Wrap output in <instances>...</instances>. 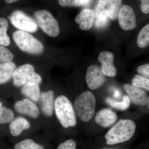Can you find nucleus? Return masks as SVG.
Wrapping results in <instances>:
<instances>
[{
    "label": "nucleus",
    "mask_w": 149,
    "mask_h": 149,
    "mask_svg": "<svg viewBox=\"0 0 149 149\" xmlns=\"http://www.w3.org/2000/svg\"><path fill=\"white\" fill-rule=\"evenodd\" d=\"M136 125L130 119H121L107 133V144L113 145L123 143L130 140L136 131Z\"/></svg>",
    "instance_id": "1"
},
{
    "label": "nucleus",
    "mask_w": 149,
    "mask_h": 149,
    "mask_svg": "<svg viewBox=\"0 0 149 149\" xmlns=\"http://www.w3.org/2000/svg\"><path fill=\"white\" fill-rule=\"evenodd\" d=\"M54 110L57 118L64 128H68L76 125L77 121L74 108L66 96L61 95L56 98Z\"/></svg>",
    "instance_id": "2"
},
{
    "label": "nucleus",
    "mask_w": 149,
    "mask_h": 149,
    "mask_svg": "<svg viewBox=\"0 0 149 149\" xmlns=\"http://www.w3.org/2000/svg\"><path fill=\"white\" fill-rule=\"evenodd\" d=\"M96 99L93 93L86 91L79 95L74 101V107L78 117L83 122H88L95 114Z\"/></svg>",
    "instance_id": "3"
},
{
    "label": "nucleus",
    "mask_w": 149,
    "mask_h": 149,
    "mask_svg": "<svg viewBox=\"0 0 149 149\" xmlns=\"http://www.w3.org/2000/svg\"><path fill=\"white\" fill-rule=\"evenodd\" d=\"M14 41L21 50L32 55H40L44 52L41 42L28 32L17 30L13 34Z\"/></svg>",
    "instance_id": "4"
},
{
    "label": "nucleus",
    "mask_w": 149,
    "mask_h": 149,
    "mask_svg": "<svg viewBox=\"0 0 149 149\" xmlns=\"http://www.w3.org/2000/svg\"><path fill=\"white\" fill-rule=\"evenodd\" d=\"M12 78L14 85L16 87H22L29 83H35L40 85L42 81L41 75L35 72V68L29 63L16 68Z\"/></svg>",
    "instance_id": "5"
},
{
    "label": "nucleus",
    "mask_w": 149,
    "mask_h": 149,
    "mask_svg": "<svg viewBox=\"0 0 149 149\" xmlns=\"http://www.w3.org/2000/svg\"><path fill=\"white\" fill-rule=\"evenodd\" d=\"M35 17L37 25L50 37H56L60 33L58 22L48 10H43L35 13Z\"/></svg>",
    "instance_id": "6"
},
{
    "label": "nucleus",
    "mask_w": 149,
    "mask_h": 149,
    "mask_svg": "<svg viewBox=\"0 0 149 149\" xmlns=\"http://www.w3.org/2000/svg\"><path fill=\"white\" fill-rule=\"evenodd\" d=\"M10 21L19 30L33 33L38 30V25L35 19L20 10L14 11L10 17Z\"/></svg>",
    "instance_id": "7"
},
{
    "label": "nucleus",
    "mask_w": 149,
    "mask_h": 149,
    "mask_svg": "<svg viewBox=\"0 0 149 149\" xmlns=\"http://www.w3.org/2000/svg\"><path fill=\"white\" fill-rule=\"evenodd\" d=\"M105 76L101 68L98 65H93L89 66L85 75L88 87L92 90H97L100 88L105 82Z\"/></svg>",
    "instance_id": "8"
},
{
    "label": "nucleus",
    "mask_w": 149,
    "mask_h": 149,
    "mask_svg": "<svg viewBox=\"0 0 149 149\" xmlns=\"http://www.w3.org/2000/svg\"><path fill=\"white\" fill-rule=\"evenodd\" d=\"M118 17L120 27L123 30H131L136 27V15L130 6H123L119 11Z\"/></svg>",
    "instance_id": "9"
},
{
    "label": "nucleus",
    "mask_w": 149,
    "mask_h": 149,
    "mask_svg": "<svg viewBox=\"0 0 149 149\" xmlns=\"http://www.w3.org/2000/svg\"><path fill=\"white\" fill-rule=\"evenodd\" d=\"M14 108L18 113L36 119L40 116V111L35 102L28 98L18 100L15 103Z\"/></svg>",
    "instance_id": "10"
},
{
    "label": "nucleus",
    "mask_w": 149,
    "mask_h": 149,
    "mask_svg": "<svg viewBox=\"0 0 149 149\" xmlns=\"http://www.w3.org/2000/svg\"><path fill=\"white\" fill-rule=\"evenodd\" d=\"M98 60L102 65V72L105 76L114 77L117 74V70L113 64L114 55L109 52H102L100 53Z\"/></svg>",
    "instance_id": "11"
},
{
    "label": "nucleus",
    "mask_w": 149,
    "mask_h": 149,
    "mask_svg": "<svg viewBox=\"0 0 149 149\" xmlns=\"http://www.w3.org/2000/svg\"><path fill=\"white\" fill-rule=\"evenodd\" d=\"M125 91L133 104L137 105L143 106L148 103V97L146 91L141 88H137L129 84L124 85Z\"/></svg>",
    "instance_id": "12"
},
{
    "label": "nucleus",
    "mask_w": 149,
    "mask_h": 149,
    "mask_svg": "<svg viewBox=\"0 0 149 149\" xmlns=\"http://www.w3.org/2000/svg\"><path fill=\"white\" fill-rule=\"evenodd\" d=\"M116 113L109 109L101 110L96 114L95 122L104 128H107L114 124L117 120Z\"/></svg>",
    "instance_id": "13"
},
{
    "label": "nucleus",
    "mask_w": 149,
    "mask_h": 149,
    "mask_svg": "<svg viewBox=\"0 0 149 149\" xmlns=\"http://www.w3.org/2000/svg\"><path fill=\"white\" fill-rule=\"evenodd\" d=\"M95 18V13L90 9H85L81 11L75 18V22L79 24L80 29L88 30L93 26Z\"/></svg>",
    "instance_id": "14"
},
{
    "label": "nucleus",
    "mask_w": 149,
    "mask_h": 149,
    "mask_svg": "<svg viewBox=\"0 0 149 149\" xmlns=\"http://www.w3.org/2000/svg\"><path fill=\"white\" fill-rule=\"evenodd\" d=\"M41 109L43 113L47 117L53 115L54 107V93L52 90L41 93Z\"/></svg>",
    "instance_id": "15"
},
{
    "label": "nucleus",
    "mask_w": 149,
    "mask_h": 149,
    "mask_svg": "<svg viewBox=\"0 0 149 149\" xmlns=\"http://www.w3.org/2000/svg\"><path fill=\"white\" fill-rule=\"evenodd\" d=\"M31 127L29 121L23 117L14 118L10 122L9 130L10 134L14 137L20 136L24 130H28Z\"/></svg>",
    "instance_id": "16"
},
{
    "label": "nucleus",
    "mask_w": 149,
    "mask_h": 149,
    "mask_svg": "<svg viewBox=\"0 0 149 149\" xmlns=\"http://www.w3.org/2000/svg\"><path fill=\"white\" fill-rule=\"evenodd\" d=\"M107 3V0H99L96 8L95 24L98 28L104 27L108 22Z\"/></svg>",
    "instance_id": "17"
},
{
    "label": "nucleus",
    "mask_w": 149,
    "mask_h": 149,
    "mask_svg": "<svg viewBox=\"0 0 149 149\" xmlns=\"http://www.w3.org/2000/svg\"><path fill=\"white\" fill-rule=\"evenodd\" d=\"M21 93L23 95L27 97V98L35 102H37L40 100L41 93L40 85L37 83H27L22 86Z\"/></svg>",
    "instance_id": "18"
},
{
    "label": "nucleus",
    "mask_w": 149,
    "mask_h": 149,
    "mask_svg": "<svg viewBox=\"0 0 149 149\" xmlns=\"http://www.w3.org/2000/svg\"><path fill=\"white\" fill-rule=\"evenodd\" d=\"M16 68V64L13 62L0 63V85L5 84L10 80Z\"/></svg>",
    "instance_id": "19"
},
{
    "label": "nucleus",
    "mask_w": 149,
    "mask_h": 149,
    "mask_svg": "<svg viewBox=\"0 0 149 149\" xmlns=\"http://www.w3.org/2000/svg\"><path fill=\"white\" fill-rule=\"evenodd\" d=\"M122 0H107V11L109 18L116 19L121 8Z\"/></svg>",
    "instance_id": "20"
},
{
    "label": "nucleus",
    "mask_w": 149,
    "mask_h": 149,
    "mask_svg": "<svg viewBox=\"0 0 149 149\" xmlns=\"http://www.w3.org/2000/svg\"><path fill=\"white\" fill-rule=\"evenodd\" d=\"M8 28V23L6 18H0V45L8 46L10 40L7 32Z\"/></svg>",
    "instance_id": "21"
},
{
    "label": "nucleus",
    "mask_w": 149,
    "mask_h": 149,
    "mask_svg": "<svg viewBox=\"0 0 149 149\" xmlns=\"http://www.w3.org/2000/svg\"><path fill=\"white\" fill-rule=\"evenodd\" d=\"M106 102L112 107L121 111L128 109L130 104V98L127 95L123 96L122 101L121 102L116 101L109 97L107 98Z\"/></svg>",
    "instance_id": "22"
},
{
    "label": "nucleus",
    "mask_w": 149,
    "mask_h": 149,
    "mask_svg": "<svg viewBox=\"0 0 149 149\" xmlns=\"http://www.w3.org/2000/svg\"><path fill=\"white\" fill-rule=\"evenodd\" d=\"M149 44V24L144 26L139 32L137 38V45L140 48H143Z\"/></svg>",
    "instance_id": "23"
},
{
    "label": "nucleus",
    "mask_w": 149,
    "mask_h": 149,
    "mask_svg": "<svg viewBox=\"0 0 149 149\" xmlns=\"http://www.w3.org/2000/svg\"><path fill=\"white\" fill-rule=\"evenodd\" d=\"M14 149H45L44 147L32 139H26L15 145Z\"/></svg>",
    "instance_id": "24"
},
{
    "label": "nucleus",
    "mask_w": 149,
    "mask_h": 149,
    "mask_svg": "<svg viewBox=\"0 0 149 149\" xmlns=\"http://www.w3.org/2000/svg\"><path fill=\"white\" fill-rule=\"evenodd\" d=\"M13 111L7 107H0V125L10 123L14 118Z\"/></svg>",
    "instance_id": "25"
},
{
    "label": "nucleus",
    "mask_w": 149,
    "mask_h": 149,
    "mask_svg": "<svg viewBox=\"0 0 149 149\" xmlns=\"http://www.w3.org/2000/svg\"><path fill=\"white\" fill-rule=\"evenodd\" d=\"M132 83L133 86L149 91V80L146 77L136 75L132 79Z\"/></svg>",
    "instance_id": "26"
},
{
    "label": "nucleus",
    "mask_w": 149,
    "mask_h": 149,
    "mask_svg": "<svg viewBox=\"0 0 149 149\" xmlns=\"http://www.w3.org/2000/svg\"><path fill=\"white\" fill-rule=\"evenodd\" d=\"M13 58V54L8 49L0 45V63L11 62Z\"/></svg>",
    "instance_id": "27"
},
{
    "label": "nucleus",
    "mask_w": 149,
    "mask_h": 149,
    "mask_svg": "<svg viewBox=\"0 0 149 149\" xmlns=\"http://www.w3.org/2000/svg\"><path fill=\"white\" fill-rule=\"evenodd\" d=\"M89 0H58L61 6L64 7H78L87 3Z\"/></svg>",
    "instance_id": "28"
},
{
    "label": "nucleus",
    "mask_w": 149,
    "mask_h": 149,
    "mask_svg": "<svg viewBox=\"0 0 149 149\" xmlns=\"http://www.w3.org/2000/svg\"><path fill=\"white\" fill-rule=\"evenodd\" d=\"M76 142L70 139L62 143L57 149H76Z\"/></svg>",
    "instance_id": "29"
},
{
    "label": "nucleus",
    "mask_w": 149,
    "mask_h": 149,
    "mask_svg": "<svg viewBox=\"0 0 149 149\" xmlns=\"http://www.w3.org/2000/svg\"><path fill=\"white\" fill-rule=\"evenodd\" d=\"M137 71L139 73L142 74L148 78L149 77V64L143 65L138 67Z\"/></svg>",
    "instance_id": "30"
},
{
    "label": "nucleus",
    "mask_w": 149,
    "mask_h": 149,
    "mask_svg": "<svg viewBox=\"0 0 149 149\" xmlns=\"http://www.w3.org/2000/svg\"><path fill=\"white\" fill-rule=\"evenodd\" d=\"M142 1L141 8L142 11L145 14L149 13V0H141Z\"/></svg>",
    "instance_id": "31"
},
{
    "label": "nucleus",
    "mask_w": 149,
    "mask_h": 149,
    "mask_svg": "<svg viewBox=\"0 0 149 149\" xmlns=\"http://www.w3.org/2000/svg\"><path fill=\"white\" fill-rule=\"evenodd\" d=\"M5 2L7 3L10 4L12 3L15 2L18 0H5Z\"/></svg>",
    "instance_id": "32"
},
{
    "label": "nucleus",
    "mask_w": 149,
    "mask_h": 149,
    "mask_svg": "<svg viewBox=\"0 0 149 149\" xmlns=\"http://www.w3.org/2000/svg\"><path fill=\"white\" fill-rule=\"evenodd\" d=\"M120 92L118 91H116L115 92L114 97H118L120 95Z\"/></svg>",
    "instance_id": "33"
},
{
    "label": "nucleus",
    "mask_w": 149,
    "mask_h": 149,
    "mask_svg": "<svg viewBox=\"0 0 149 149\" xmlns=\"http://www.w3.org/2000/svg\"><path fill=\"white\" fill-rule=\"evenodd\" d=\"M3 106V104L1 101H0V107Z\"/></svg>",
    "instance_id": "34"
}]
</instances>
